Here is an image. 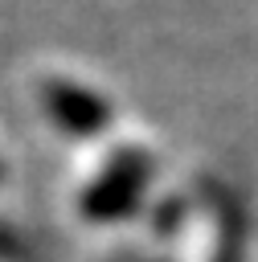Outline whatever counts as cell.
<instances>
[{
  "label": "cell",
  "instance_id": "6da1fadb",
  "mask_svg": "<svg viewBox=\"0 0 258 262\" xmlns=\"http://www.w3.org/2000/svg\"><path fill=\"white\" fill-rule=\"evenodd\" d=\"M41 98H45V111L66 131H74V135H94V131H102L111 123L106 98L94 94V90H86V86H78V82H61V78L57 82H45Z\"/></svg>",
  "mask_w": 258,
  "mask_h": 262
},
{
  "label": "cell",
  "instance_id": "7a4b0ae2",
  "mask_svg": "<svg viewBox=\"0 0 258 262\" xmlns=\"http://www.w3.org/2000/svg\"><path fill=\"white\" fill-rule=\"evenodd\" d=\"M143 184V160H119L90 192H86V201H82V209L90 213V217H115V213H123L127 205H131V196H135V188Z\"/></svg>",
  "mask_w": 258,
  "mask_h": 262
}]
</instances>
